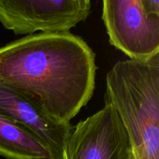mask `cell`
<instances>
[{"mask_svg": "<svg viewBox=\"0 0 159 159\" xmlns=\"http://www.w3.org/2000/svg\"><path fill=\"white\" fill-rule=\"evenodd\" d=\"M130 138L113 107L105 104L73 127L63 159H130Z\"/></svg>", "mask_w": 159, "mask_h": 159, "instance_id": "5b68a950", "label": "cell"}, {"mask_svg": "<svg viewBox=\"0 0 159 159\" xmlns=\"http://www.w3.org/2000/svg\"><path fill=\"white\" fill-rule=\"evenodd\" d=\"M102 19L110 44L129 59L159 54L158 0H103Z\"/></svg>", "mask_w": 159, "mask_h": 159, "instance_id": "3957f363", "label": "cell"}, {"mask_svg": "<svg viewBox=\"0 0 159 159\" xmlns=\"http://www.w3.org/2000/svg\"><path fill=\"white\" fill-rule=\"evenodd\" d=\"M96 54L70 32L35 34L0 48V80L54 120L70 121L92 99Z\"/></svg>", "mask_w": 159, "mask_h": 159, "instance_id": "6da1fadb", "label": "cell"}, {"mask_svg": "<svg viewBox=\"0 0 159 159\" xmlns=\"http://www.w3.org/2000/svg\"><path fill=\"white\" fill-rule=\"evenodd\" d=\"M104 100L127 130L136 159H159V54L116 62L107 72Z\"/></svg>", "mask_w": 159, "mask_h": 159, "instance_id": "7a4b0ae2", "label": "cell"}, {"mask_svg": "<svg viewBox=\"0 0 159 159\" xmlns=\"http://www.w3.org/2000/svg\"><path fill=\"white\" fill-rule=\"evenodd\" d=\"M130 159H136V157L134 156V154L133 152H132L131 156H130Z\"/></svg>", "mask_w": 159, "mask_h": 159, "instance_id": "ba28073f", "label": "cell"}, {"mask_svg": "<svg viewBox=\"0 0 159 159\" xmlns=\"http://www.w3.org/2000/svg\"><path fill=\"white\" fill-rule=\"evenodd\" d=\"M0 157L6 159H53L35 136L1 112Z\"/></svg>", "mask_w": 159, "mask_h": 159, "instance_id": "52a82bcc", "label": "cell"}, {"mask_svg": "<svg viewBox=\"0 0 159 159\" xmlns=\"http://www.w3.org/2000/svg\"><path fill=\"white\" fill-rule=\"evenodd\" d=\"M0 112L35 136L53 159H63L73 126L64 124L36 107L13 88L0 80Z\"/></svg>", "mask_w": 159, "mask_h": 159, "instance_id": "8992f818", "label": "cell"}, {"mask_svg": "<svg viewBox=\"0 0 159 159\" xmlns=\"http://www.w3.org/2000/svg\"><path fill=\"white\" fill-rule=\"evenodd\" d=\"M91 7L89 0H0V23L16 35L70 32Z\"/></svg>", "mask_w": 159, "mask_h": 159, "instance_id": "277c9868", "label": "cell"}]
</instances>
